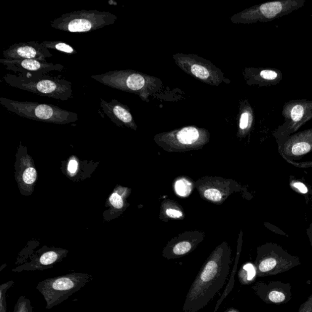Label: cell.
<instances>
[{"label":"cell","instance_id":"4fadbf2b","mask_svg":"<svg viewBox=\"0 0 312 312\" xmlns=\"http://www.w3.org/2000/svg\"><path fill=\"white\" fill-rule=\"evenodd\" d=\"M282 9V4L280 2H268L262 4L259 8L260 12L267 18H273L281 12Z\"/></svg>","mask_w":312,"mask_h":312},{"label":"cell","instance_id":"7c38bea8","mask_svg":"<svg viewBox=\"0 0 312 312\" xmlns=\"http://www.w3.org/2000/svg\"><path fill=\"white\" fill-rule=\"evenodd\" d=\"M42 46L46 48L47 49H52L57 50L65 53L66 55H75L77 53L76 50L72 47L71 45L62 41H44L41 42Z\"/></svg>","mask_w":312,"mask_h":312},{"label":"cell","instance_id":"f546056e","mask_svg":"<svg viewBox=\"0 0 312 312\" xmlns=\"http://www.w3.org/2000/svg\"><path fill=\"white\" fill-rule=\"evenodd\" d=\"M236 312V311H230V312Z\"/></svg>","mask_w":312,"mask_h":312},{"label":"cell","instance_id":"9c48e42d","mask_svg":"<svg viewBox=\"0 0 312 312\" xmlns=\"http://www.w3.org/2000/svg\"><path fill=\"white\" fill-rule=\"evenodd\" d=\"M100 101V106L103 113L114 124L118 126L135 128L134 119L127 106L116 100L108 102L101 98Z\"/></svg>","mask_w":312,"mask_h":312},{"label":"cell","instance_id":"277c9868","mask_svg":"<svg viewBox=\"0 0 312 312\" xmlns=\"http://www.w3.org/2000/svg\"><path fill=\"white\" fill-rule=\"evenodd\" d=\"M117 16L97 10H81L66 13L51 21L53 28L66 33H89L114 25Z\"/></svg>","mask_w":312,"mask_h":312},{"label":"cell","instance_id":"6da1fadb","mask_svg":"<svg viewBox=\"0 0 312 312\" xmlns=\"http://www.w3.org/2000/svg\"><path fill=\"white\" fill-rule=\"evenodd\" d=\"M229 272L228 262L213 258L205 264L187 296L183 310L197 312L207 306L225 284Z\"/></svg>","mask_w":312,"mask_h":312},{"label":"cell","instance_id":"484cf974","mask_svg":"<svg viewBox=\"0 0 312 312\" xmlns=\"http://www.w3.org/2000/svg\"><path fill=\"white\" fill-rule=\"evenodd\" d=\"M260 76L262 78L273 80L277 78V74L275 71L271 70H263L261 71Z\"/></svg>","mask_w":312,"mask_h":312},{"label":"cell","instance_id":"e0dca14e","mask_svg":"<svg viewBox=\"0 0 312 312\" xmlns=\"http://www.w3.org/2000/svg\"><path fill=\"white\" fill-rule=\"evenodd\" d=\"M311 150V146L306 142H300L296 143L293 145L292 151L295 156L303 155L309 153Z\"/></svg>","mask_w":312,"mask_h":312},{"label":"cell","instance_id":"4316f807","mask_svg":"<svg viewBox=\"0 0 312 312\" xmlns=\"http://www.w3.org/2000/svg\"><path fill=\"white\" fill-rule=\"evenodd\" d=\"M78 163L75 159H72L68 163V170L71 175L74 174L78 170Z\"/></svg>","mask_w":312,"mask_h":312},{"label":"cell","instance_id":"8fae6325","mask_svg":"<svg viewBox=\"0 0 312 312\" xmlns=\"http://www.w3.org/2000/svg\"><path fill=\"white\" fill-rule=\"evenodd\" d=\"M178 140L185 145H191L198 141L199 137V131L194 127L183 128L177 133Z\"/></svg>","mask_w":312,"mask_h":312},{"label":"cell","instance_id":"d4e9b609","mask_svg":"<svg viewBox=\"0 0 312 312\" xmlns=\"http://www.w3.org/2000/svg\"><path fill=\"white\" fill-rule=\"evenodd\" d=\"M249 114L247 113H244L242 114L241 120H240V127L242 129H246L249 126Z\"/></svg>","mask_w":312,"mask_h":312},{"label":"cell","instance_id":"3957f363","mask_svg":"<svg viewBox=\"0 0 312 312\" xmlns=\"http://www.w3.org/2000/svg\"><path fill=\"white\" fill-rule=\"evenodd\" d=\"M0 105L18 116L39 122L66 125L75 122L79 119L78 114L50 104L18 101L1 97Z\"/></svg>","mask_w":312,"mask_h":312},{"label":"cell","instance_id":"30bf717a","mask_svg":"<svg viewBox=\"0 0 312 312\" xmlns=\"http://www.w3.org/2000/svg\"><path fill=\"white\" fill-rule=\"evenodd\" d=\"M79 277L66 276L58 277L45 282V295L46 297L54 300V298H61L68 295L78 289Z\"/></svg>","mask_w":312,"mask_h":312},{"label":"cell","instance_id":"9a60e30c","mask_svg":"<svg viewBox=\"0 0 312 312\" xmlns=\"http://www.w3.org/2000/svg\"><path fill=\"white\" fill-rule=\"evenodd\" d=\"M175 190L179 195L188 196L191 190V184L185 180H179L176 183Z\"/></svg>","mask_w":312,"mask_h":312},{"label":"cell","instance_id":"2e32d148","mask_svg":"<svg viewBox=\"0 0 312 312\" xmlns=\"http://www.w3.org/2000/svg\"><path fill=\"white\" fill-rule=\"evenodd\" d=\"M59 258L58 253L55 251L45 252L40 258L39 262L41 265L47 266L52 265L57 262Z\"/></svg>","mask_w":312,"mask_h":312},{"label":"cell","instance_id":"7402d4cb","mask_svg":"<svg viewBox=\"0 0 312 312\" xmlns=\"http://www.w3.org/2000/svg\"><path fill=\"white\" fill-rule=\"evenodd\" d=\"M304 114L303 107L301 105H297L293 108L291 113V117L293 121L297 122L301 121Z\"/></svg>","mask_w":312,"mask_h":312},{"label":"cell","instance_id":"ac0fdd59","mask_svg":"<svg viewBox=\"0 0 312 312\" xmlns=\"http://www.w3.org/2000/svg\"><path fill=\"white\" fill-rule=\"evenodd\" d=\"M191 249V245L190 243L182 242L175 245L173 248V251L175 255H182L190 251Z\"/></svg>","mask_w":312,"mask_h":312},{"label":"cell","instance_id":"5b68a950","mask_svg":"<svg viewBox=\"0 0 312 312\" xmlns=\"http://www.w3.org/2000/svg\"><path fill=\"white\" fill-rule=\"evenodd\" d=\"M91 78L106 86L134 93L146 100L154 88L155 78L131 70H114L95 74Z\"/></svg>","mask_w":312,"mask_h":312},{"label":"cell","instance_id":"52a82bcc","mask_svg":"<svg viewBox=\"0 0 312 312\" xmlns=\"http://www.w3.org/2000/svg\"><path fill=\"white\" fill-rule=\"evenodd\" d=\"M52 56L41 43L36 41L17 43L3 51V57L7 60H36L45 62Z\"/></svg>","mask_w":312,"mask_h":312},{"label":"cell","instance_id":"d6986e66","mask_svg":"<svg viewBox=\"0 0 312 312\" xmlns=\"http://www.w3.org/2000/svg\"><path fill=\"white\" fill-rule=\"evenodd\" d=\"M204 195L205 198L213 202L220 201L221 198H222V195H221L220 191L217 190V189H208V190L205 191Z\"/></svg>","mask_w":312,"mask_h":312},{"label":"cell","instance_id":"cb8c5ba5","mask_svg":"<svg viewBox=\"0 0 312 312\" xmlns=\"http://www.w3.org/2000/svg\"><path fill=\"white\" fill-rule=\"evenodd\" d=\"M244 270L247 271V279L251 281L255 275V270L254 266L250 263H248L244 266Z\"/></svg>","mask_w":312,"mask_h":312},{"label":"cell","instance_id":"83f0119b","mask_svg":"<svg viewBox=\"0 0 312 312\" xmlns=\"http://www.w3.org/2000/svg\"><path fill=\"white\" fill-rule=\"evenodd\" d=\"M168 217L172 218H179L183 216V213L178 210L169 209L166 210Z\"/></svg>","mask_w":312,"mask_h":312},{"label":"cell","instance_id":"603a6c76","mask_svg":"<svg viewBox=\"0 0 312 312\" xmlns=\"http://www.w3.org/2000/svg\"><path fill=\"white\" fill-rule=\"evenodd\" d=\"M269 298H270L272 302L276 303H281L285 300V295L282 293L274 291L270 293Z\"/></svg>","mask_w":312,"mask_h":312},{"label":"cell","instance_id":"7a4b0ae2","mask_svg":"<svg viewBox=\"0 0 312 312\" xmlns=\"http://www.w3.org/2000/svg\"><path fill=\"white\" fill-rule=\"evenodd\" d=\"M10 86L42 97L68 101L73 97L72 84L61 76L50 73H7L3 76Z\"/></svg>","mask_w":312,"mask_h":312},{"label":"cell","instance_id":"f1b7e54d","mask_svg":"<svg viewBox=\"0 0 312 312\" xmlns=\"http://www.w3.org/2000/svg\"><path fill=\"white\" fill-rule=\"evenodd\" d=\"M295 187L298 189L301 193H308V189L306 187V186L304 184L301 183H296L293 185Z\"/></svg>","mask_w":312,"mask_h":312},{"label":"cell","instance_id":"5bb4252c","mask_svg":"<svg viewBox=\"0 0 312 312\" xmlns=\"http://www.w3.org/2000/svg\"><path fill=\"white\" fill-rule=\"evenodd\" d=\"M37 179V172L34 167H29L23 171L21 180L26 185H33Z\"/></svg>","mask_w":312,"mask_h":312},{"label":"cell","instance_id":"8992f818","mask_svg":"<svg viewBox=\"0 0 312 312\" xmlns=\"http://www.w3.org/2000/svg\"><path fill=\"white\" fill-rule=\"evenodd\" d=\"M173 58L183 70L204 83L218 85L223 81L222 72L205 59L185 54H177Z\"/></svg>","mask_w":312,"mask_h":312},{"label":"cell","instance_id":"44dd1931","mask_svg":"<svg viewBox=\"0 0 312 312\" xmlns=\"http://www.w3.org/2000/svg\"><path fill=\"white\" fill-rule=\"evenodd\" d=\"M109 201L116 209H122L124 207V201H123L122 197L116 192L111 194L110 198H109Z\"/></svg>","mask_w":312,"mask_h":312},{"label":"cell","instance_id":"ba28073f","mask_svg":"<svg viewBox=\"0 0 312 312\" xmlns=\"http://www.w3.org/2000/svg\"><path fill=\"white\" fill-rule=\"evenodd\" d=\"M0 63L6 66L7 70L20 73H50L62 71L64 66L61 63H49L36 60H7L1 59Z\"/></svg>","mask_w":312,"mask_h":312},{"label":"cell","instance_id":"ffe728a7","mask_svg":"<svg viewBox=\"0 0 312 312\" xmlns=\"http://www.w3.org/2000/svg\"><path fill=\"white\" fill-rule=\"evenodd\" d=\"M276 263V260L274 258H267V259L261 262L259 265V270L262 272L270 271L275 267Z\"/></svg>","mask_w":312,"mask_h":312}]
</instances>
